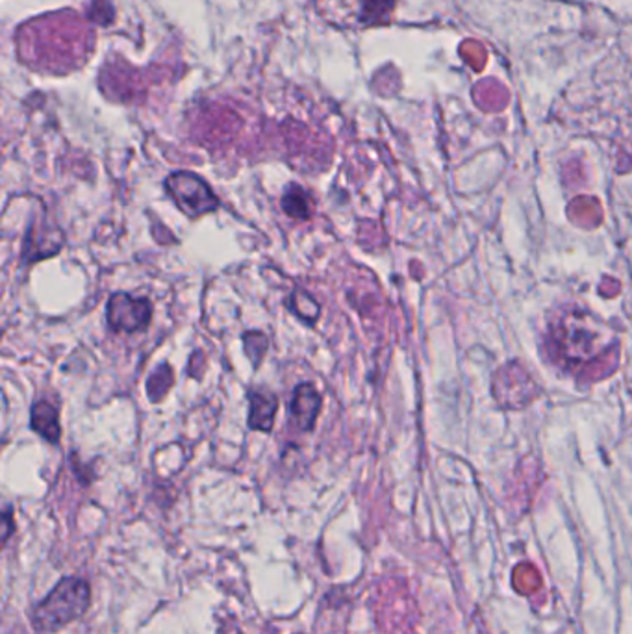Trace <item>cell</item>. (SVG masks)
Listing matches in <instances>:
<instances>
[{
    "instance_id": "3",
    "label": "cell",
    "mask_w": 632,
    "mask_h": 634,
    "mask_svg": "<svg viewBox=\"0 0 632 634\" xmlns=\"http://www.w3.org/2000/svg\"><path fill=\"white\" fill-rule=\"evenodd\" d=\"M599 333L592 326L590 315H565L553 331L554 349L560 360L565 362H586L597 353L596 342Z\"/></svg>"
},
{
    "instance_id": "11",
    "label": "cell",
    "mask_w": 632,
    "mask_h": 634,
    "mask_svg": "<svg viewBox=\"0 0 632 634\" xmlns=\"http://www.w3.org/2000/svg\"><path fill=\"white\" fill-rule=\"evenodd\" d=\"M245 353L249 357L250 362L255 368H258L261 362V358L266 355L268 350V336L260 333V331H250V333L244 334Z\"/></svg>"
},
{
    "instance_id": "6",
    "label": "cell",
    "mask_w": 632,
    "mask_h": 634,
    "mask_svg": "<svg viewBox=\"0 0 632 634\" xmlns=\"http://www.w3.org/2000/svg\"><path fill=\"white\" fill-rule=\"evenodd\" d=\"M321 411V395L316 392L312 384H301L295 388L292 403H290V416L295 427L301 430H311Z\"/></svg>"
},
{
    "instance_id": "10",
    "label": "cell",
    "mask_w": 632,
    "mask_h": 634,
    "mask_svg": "<svg viewBox=\"0 0 632 634\" xmlns=\"http://www.w3.org/2000/svg\"><path fill=\"white\" fill-rule=\"evenodd\" d=\"M282 208H284L288 216H292V218H311V199H308V195H306V192H303L301 187L293 186L288 189L284 199H282Z\"/></svg>"
},
{
    "instance_id": "1",
    "label": "cell",
    "mask_w": 632,
    "mask_h": 634,
    "mask_svg": "<svg viewBox=\"0 0 632 634\" xmlns=\"http://www.w3.org/2000/svg\"><path fill=\"white\" fill-rule=\"evenodd\" d=\"M92 604L90 583L79 577H66L50 590L47 598L32 609L31 623L37 634H55L69 623L84 616Z\"/></svg>"
},
{
    "instance_id": "9",
    "label": "cell",
    "mask_w": 632,
    "mask_h": 634,
    "mask_svg": "<svg viewBox=\"0 0 632 634\" xmlns=\"http://www.w3.org/2000/svg\"><path fill=\"white\" fill-rule=\"evenodd\" d=\"M173 384H175V373L169 364L162 362L152 369V373L147 379V395L151 399V403H160L169 393Z\"/></svg>"
},
{
    "instance_id": "8",
    "label": "cell",
    "mask_w": 632,
    "mask_h": 634,
    "mask_svg": "<svg viewBox=\"0 0 632 634\" xmlns=\"http://www.w3.org/2000/svg\"><path fill=\"white\" fill-rule=\"evenodd\" d=\"M249 427L269 433L273 429L274 416L279 411V399L268 390H255L249 393Z\"/></svg>"
},
{
    "instance_id": "7",
    "label": "cell",
    "mask_w": 632,
    "mask_h": 634,
    "mask_svg": "<svg viewBox=\"0 0 632 634\" xmlns=\"http://www.w3.org/2000/svg\"><path fill=\"white\" fill-rule=\"evenodd\" d=\"M31 429L43 440L58 446L61 440L60 412L49 401H37L31 408Z\"/></svg>"
},
{
    "instance_id": "2",
    "label": "cell",
    "mask_w": 632,
    "mask_h": 634,
    "mask_svg": "<svg viewBox=\"0 0 632 634\" xmlns=\"http://www.w3.org/2000/svg\"><path fill=\"white\" fill-rule=\"evenodd\" d=\"M164 186L165 192L186 218H202L220 208V199L213 194L212 187L208 186L201 176L188 171L167 176Z\"/></svg>"
},
{
    "instance_id": "4",
    "label": "cell",
    "mask_w": 632,
    "mask_h": 634,
    "mask_svg": "<svg viewBox=\"0 0 632 634\" xmlns=\"http://www.w3.org/2000/svg\"><path fill=\"white\" fill-rule=\"evenodd\" d=\"M106 320L114 333H145L152 320V302L147 297H134L116 291L108 299Z\"/></svg>"
},
{
    "instance_id": "5",
    "label": "cell",
    "mask_w": 632,
    "mask_h": 634,
    "mask_svg": "<svg viewBox=\"0 0 632 634\" xmlns=\"http://www.w3.org/2000/svg\"><path fill=\"white\" fill-rule=\"evenodd\" d=\"M63 245H66V232L45 211L36 214L28 224V230H26L21 261L25 266L49 261L60 253Z\"/></svg>"
},
{
    "instance_id": "13",
    "label": "cell",
    "mask_w": 632,
    "mask_h": 634,
    "mask_svg": "<svg viewBox=\"0 0 632 634\" xmlns=\"http://www.w3.org/2000/svg\"><path fill=\"white\" fill-rule=\"evenodd\" d=\"M15 532V518H13V508L0 507V551L7 547L10 538Z\"/></svg>"
},
{
    "instance_id": "12",
    "label": "cell",
    "mask_w": 632,
    "mask_h": 634,
    "mask_svg": "<svg viewBox=\"0 0 632 634\" xmlns=\"http://www.w3.org/2000/svg\"><path fill=\"white\" fill-rule=\"evenodd\" d=\"M293 310L301 320L308 321V323H314L319 315V304L308 293L301 290L293 293Z\"/></svg>"
}]
</instances>
